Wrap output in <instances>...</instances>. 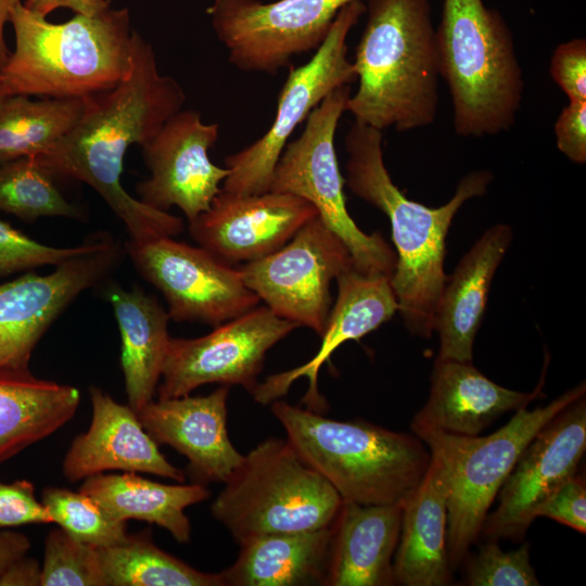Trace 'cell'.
Listing matches in <instances>:
<instances>
[{"mask_svg": "<svg viewBox=\"0 0 586 586\" xmlns=\"http://www.w3.org/2000/svg\"><path fill=\"white\" fill-rule=\"evenodd\" d=\"M84 101L77 123L39 160L54 176L93 188L125 224L131 240L180 233V217L144 204L120 182L128 148L143 146L182 109L186 93L180 84L160 73L153 47L135 30L128 74L113 89Z\"/></svg>", "mask_w": 586, "mask_h": 586, "instance_id": "cell-1", "label": "cell"}, {"mask_svg": "<svg viewBox=\"0 0 586 586\" xmlns=\"http://www.w3.org/2000/svg\"><path fill=\"white\" fill-rule=\"evenodd\" d=\"M383 135L354 122L345 138L348 154L345 183L359 199L383 212L391 224L396 267L391 278L406 328L429 339L447 276L444 271L446 235L461 206L485 194L493 175L471 171L462 177L454 196L440 207L409 200L393 182L383 158Z\"/></svg>", "mask_w": 586, "mask_h": 586, "instance_id": "cell-2", "label": "cell"}, {"mask_svg": "<svg viewBox=\"0 0 586 586\" xmlns=\"http://www.w3.org/2000/svg\"><path fill=\"white\" fill-rule=\"evenodd\" d=\"M367 22L353 62L358 88L346 112L378 130L431 125L440 64L430 0H367Z\"/></svg>", "mask_w": 586, "mask_h": 586, "instance_id": "cell-3", "label": "cell"}, {"mask_svg": "<svg viewBox=\"0 0 586 586\" xmlns=\"http://www.w3.org/2000/svg\"><path fill=\"white\" fill-rule=\"evenodd\" d=\"M16 4L10 14L15 48L0 69L9 95L86 98L116 87L132 62L128 8L75 14L64 23Z\"/></svg>", "mask_w": 586, "mask_h": 586, "instance_id": "cell-4", "label": "cell"}, {"mask_svg": "<svg viewBox=\"0 0 586 586\" xmlns=\"http://www.w3.org/2000/svg\"><path fill=\"white\" fill-rule=\"evenodd\" d=\"M271 411L297 454L344 501L403 507L428 471L431 451L415 434L333 420L278 399Z\"/></svg>", "mask_w": 586, "mask_h": 586, "instance_id": "cell-5", "label": "cell"}, {"mask_svg": "<svg viewBox=\"0 0 586 586\" xmlns=\"http://www.w3.org/2000/svg\"><path fill=\"white\" fill-rule=\"evenodd\" d=\"M435 34L440 76L448 86L456 133L484 137L510 129L524 81L502 15L483 0H443Z\"/></svg>", "mask_w": 586, "mask_h": 586, "instance_id": "cell-6", "label": "cell"}, {"mask_svg": "<svg viewBox=\"0 0 586 586\" xmlns=\"http://www.w3.org/2000/svg\"><path fill=\"white\" fill-rule=\"evenodd\" d=\"M342 502L288 440L270 437L243 455L211 511L241 544L266 534L330 527Z\"/></svg>", "mask_w": 586, "mask_h": 586, "instance_id": "cell-7", "label": "cell"}, {"mask_svg": "<svg viewBox=\"0 0 586 586\" xmlns=\"http://www.w3.org/2000/svg\"><path fill=\"white\" fill-rule=\"evenodd\" d=\"M585 383L548 405L522 407L499 430L486 436L430 432L419 436L437 456L447 495V555L450 569L467 557L482 532L493 500L521 453L556 415L585 396Z\"/></svg>", "mask_w": 586, "mask_h": 586, "instance_id": "cell-8", "label": "cell"}, {"mask_svg": "<svg viewBox=\"0 0 586 586\" xmlns=\"http://www.w3.org/2000/svg\"><path fill=\"white\" fill-rule=\"evenodd\" d=\"M351 94V86L340 87L310 112L302 135L281 153L269 191L293 194L314 205L319 218L348 249L356 270L392 278L395 251L379 232L360 230L346 208L334 138Z\"/></svg>", "mask_w": 586, "mask_h": 586, "instance_id": "cell-9", "label": "cell"}, {"mask_svg": "<svg viewBox=\"0 0 586 586\" xmlns=\"http://www.w3.org/2000/svg\"><path fill=\"white\" fill-rule=\"evenodd\" d=\"M364 13L366 4L361 0L346 4L311 59L290 67L270 127L253 143L226 156L225 167L230 174L222 182V191L234 195L268 192L275 166L296 127L332 91L357 80L346 41Z\"/></svg>", "mask_w": 586, "mask_h": 586, "instance_id": "cell-10", "label": "cell"}, {"mask_svg": "<svg viewBox=\"0 0 586 586\" xmlns=\"http://www.w3.org/2000/svg\"><path fill=\"white\" fill-rule=\"evenodd\" d=\"M352 1L213 0L206 14L234 67L276 75L292 58L316 51Z\"/></svg>", "mask_w": 586, "mask_h": 586, "instance_id": "cell-11", "label": "cell"}, {"mask_svg": "<svg viewBox=\"0 0 586 586\" xmlns=\"http://www.w3.org/2000/svg\"><path fill=\"white\" fill-rule=\"evenodd\" d=\"M351 267L348 249L317 215L281 249L239 269L273 314L321 336L332 308L331 283Z\"/></svg>", "mask_w": 586, "mask_h": 586, "instance_id": "cell-12", "label": "cell"}, {"mask_svg": "<svg viewBox=\"0 0 586 586\" xmlns=\"http://www.w3.org/2000/svg\"><path fill=\"white\" fill-rule=\"evenodd\" d=\"M126 250L136 269L157 288L175 321L219 326L258 306L259 297L246 286L239 267L204 247L173 237L131 240Z\"/></svg>", "mask_w": 586, "mask_h": 586, "instance_id": "cell-13", "label": "cell"}, {"mask_svg": "<svg viewBox=\"0 0 586 586\" xmlns=\"http://www.w3.org/2000/svg\"><path fill=\"white\" fill-rule=\"evenodd\" d=\"M298 327L265 305L216 326L206 335L170 337L158 398L186 396L209 383L240 385L252 394L267 352Z\"/></svg>", "mask_w": 586, "mask_h": 586, "instance_id": "cell-14", "label": "cell"}, {"mask_svg": "<svg viewBox=\"0 0 586 586\" xmlns=\"http://www.w3.org/2000/svg\"><path fill=\"white\" fill-rule=\"evenodd\" d=\"M118 249L102 237L93 250L69 258L48 275L26 273L0 284V379L33 377L36 344L64 308L116 263Z\"/></svg>", "mask_w": 586, "mask_h": 586, "instance_id": "cell-15", "label": "cell"}, {"mask_svg": "<svg viewBox=\"0 0 586 586\" xmlns=\"http://www.w3.org/2000/svg\"><path fill=\"white\" fill-rule=\"evenodd\" d=\"M586 449L585 396L556 415L531 440L498 492L482 532L488 540L522 538L539 505L575 474Z\"/></svg>", "mask_w": 586, "mask_h": 586, "instance_id": "cell-16", "label": "cell"}, {"mask_svg": "<svg viewBox=\"0 0 586 586\" xmlns=\"http://www.w3.org/2000/svg\"><path fill=\"white\" fill-rule=\"evenodd\" d=\"M218 137L219 124L204 123L200 112L181 109L175 113L141 146L151 175L138 183V199L164 212L177 206L188 221L207 211L230 174L208 156Z\"/></svg>", "mask_w": 586, "mask_h": 586, "instance_id": "cell-17", "label": "cell"}, {"mask_svg": "<svg viewBox=\"0 0 586 586\" xmlns=\"http://www.w3.org/2000/svg\"><path fill=\"white\" fill-rule=\"evenodd\" d=\"M317 215L314 205L293 194L234 195L220 189L209 208L189 221V230L202 247L234 266L278 251Z\"/></svg>", "mask_w": 586, "mask_h": 586, "instance_id": "cell-18", "label": "cell"}, {"mask_svg": "<svg viewBox=\"0 0 586 586\" xmlns=\"http://www.w3.org/2000/svg\"><path fill=\"white\" fill-rule=\"evenodd\" d=\"M229 386L205 396L152 399L137 412L143 429L158 445L175 448L189 460L195 483H225L243 459L228 436Z\"/></svg>", "mask_w": 586, "mask_h": 586, "instance_id": "cell-19", "label": "cell"}, {"mask_svg": "<svg viewBox=\"0 0 586 586\" xmlns=\"http://www.w3.org/2000/svg\"><path fill=\"white\" fill-rule=\"evenodd\" d=\"M336 281L337 297L320 336L322 342L319 351L309 361L271 374L258 383L251 394L257 403L268 404L279 399L297 379L306 377L309 386L302 403L308 409L323 411L326 400L318 388L321 366L341 344L361 339L390 320L399 309L390 277L365 275L351 267Z\"/></svg>", "mask_w": 586, "mask_h": 586, "instance_id": "cell-20", "label": "cell"}, {"mask_svg": "<svg viewBox=\"0 0 586 586\" xmlns=\"http://www.w3.org/2000/svg\"><path fill=\"white\" fill-rule=\"evenodd\" d=\"M547 365L535 390L523 393L496 384L472 362L436 358L429 398L411 430L418 437L430 432L479 435L501 415L527 407L542 395Z\"/></svg>", "mask_w": 586, "mask_h": 586, "instance_id": "cell-21", "label": "cell"}, {"mask_svg": "<svg viewBox=\"0 0 586 586\" xmlns=\"http://www.w3.org/2000/svg\"><path fill=\"white\" fill-rule=\"evenodd\" d=\"M89 392L90 426L73 441L63 461V472L69 482L107 470L145 472L184 482L183 471L160 451L129 406L116 403L99 387L92 386Z\"/></svg>", "mask_w": 586, "mask_h": 586, "instance_id": "cell-22", "label": "cell"}, {"mask_svg": "<svg viewBox=\"0 0 586 586\" xmlns=\"http://www.w3.org/2000/svg\"><path fill=\"white\" fill-rule=\"evenodd\" d=\"M512 241L509 225L489 227L446 278L435 317L438 359L472 362L475 335L487 306L494 275Z\"/></svg>", "mask_w": 586, "mask_h": 586, "instance_id": "cell-23", "label": "cell"}, {"mask_svg": "<svg viewBox=\"0 0 586 586\" xmlns=\"http://www.w3.org/2000/svg\"><path fill=\"white\" fill-rule=\"evenodd\" d=\"M403 507L342 502L333 524L329 586L394 585Z\"/></svg>", "mask_w": 586, "mask_h": 586, "instance_id": "cell-24", "label": "cell"}, {"mask_svg": "<svg viewBox=\"0 0 586 586\" xmlns=\"http://www.w3.org/2000/svg\"><path fill=\"white\" fill-rule=\"evenodd\" d=\"M393 571L395 584L405 586H445L453 579L445 480L441 462L432 453L422 482L403 506Z\"/></svg>", "mask_w": 586, "mask_h": 586, "instance_id": "cell-25", "label": "cell"}, {"mask_svg": "<svg viewBox=\"0 0 586 586\" xmlns=\"http://www.w3.org/2000/svg\"><path fill=\"white\" fill-rule=\"evenodd\" d=\"M333 536L330 527L250 538L229 568L224 586L327 585Z\"/></svg>", "mask_w": 586, "mask_h": 586, "instance_id": "cell-26", "label": "cell"}, {"mask_svg": "<svg viewBox=\"0 0 586 586\" xmlns=\"http://www.w3.org/2000/svg\"><path fill=\"white\" fill-rule=\"evenodd\" d=\"M122 336V368L128 406L137 413L154 397L169 342V315L156 297L139 289H110Z\"/></svg>", "mask_w": 586, "mask_h": 586, "instance_id": "cell-27", "label": "cell"}, {"mask_svg": "<svg viewBox=\"0 0 586 586\" xmlns=\"http://www.w3.org/2000/svg\"><path fill=\"white\" fill-rule=\"evenodd\" d=\"M112 518L137 519L167 530L179 543H187L191 525L184 509L209 497L201 483L168 485L150 481L135 472L98 473L85 479L80 489Z\"/></svg>", "mask_w": 586, "mask_h": 586, "instance_id": "cell-28", "label": "cell"}, {"mask_svg": "<svg viewBox=\"0 0 586 586\" xmlns=\"http://www.w3.org/2000/svg\"><path fill=\"white\" fill-rule=\"evenodd\" d=\"M79 398L77 388L34 375L0 379V466L63 426Z\"/></svg>", "mask_w": 586, "mask_h": 586, "instance_id": "cell-29", "label": "cell"}, {"mask_svg": "<svg viewBox=\"0 0 586 586\" xmlns=\"http://www.w3.org/2000/svg\"><path fill=\"white\" fill-rule=\"evenodd\" d=\"M85 107L84 98L9 95L0 101V165L41 156L77 123Z\"/></svg>", "mask_w": 586, "mask_h": 586, "instance_id": "cell-30", "label": "cell"}, {"mask_svg": "<svg viewBox=\"0 0 586 586\" xmlns=\"http://www.w3.org/2000/svg\"><path fill=\"white\" fill-rule=\"evenodd\" d=\"M97 549L106 586H224L220 573L201 572L160 549L150 531Z\"/></svg>", "mask_w": 586, "mask_h": 586, "instance_id": "cell-31", "label": "cell"}, {"mask_svg": "<svg viewBox=\"0 0 586 586\" xmlns=\"http://www.w3.org/2000/svg\"><path fill=\"white\" fill-rule=\"evenodd\" d=\"M54 177L38 156L0 165V211L26 221L47 216L80 218L78 208L56 188Z\"/></svg>", "mask_w": 586, "mask_h": 586, "instance_id": "cell-32", "label": "cell"}, {"mask_svg": "<svg viewBox=\"0 0 586 586\" xmlns=\"http://www.w3.org/2000/svg\"><path fill=\"white\" fill-rule=\"evenodd\" d=\"M42 504L52 522L76 539L94 547L120 543L127 536V523L112 518L88 495L66 488L46 487Z\"/></svg>", "mask_w": 586, "mask_h": 586, "instance_id": "cell-33", "label": "cell"}, {"mask_svg": "<svg viewBox=\"0 0 586 586\" xmlns=\"http://www.w3.org/2000/svg\"><path fill=\"white\" fill-rule=\"evenodd\" d=\"M42 586H106L97 547L82 543L63 528L46 538Z\"/></svg>", "mask_w": 586, "mask_h": 586, "instance_id": "cell-34", "label": "cell"}, {"mask_svg": "<svg viewBox=\"0 0 586 586\" xmlns=\"http://www.w3.org/2000/svg\"><path fill=\"white\" fill-rule=\"evenodd\" d=\"M466 584L470 586H537L531 565L530 546L502 551L497 540L483 544L467 565Z\"/></svg>", "mask_w": 586, "mask_h": 586, "instance_id": "cell-35", "label": "cell"}, {"mask_svg": "<svg viewBox=\"0 0 586 586\" xmlns=\"http://www.w3.org/2000/svg\"><path fill=\"white\" fill-rule=\"evenodd\" d=\"M103 235L91 238L75 247L41 244L0 219V276H8L42 265H60L98 246Z\"/></svg>", "mask_w": 586, "mask_h": 586, "instance_id": "cell-36", "label": "cell"}, {"mask_svg": "<svg viewBox=\"0 0 586 586\" xmlns=\"http://www.w3.org/2000/svg\"><path fill=\"white\" fill-rule=\"evenodd\" d=\"M537 517H546L573 530L586 532L585 479L573 474L562 482L537 508Z\"/></svg>", "mask_w": 586, "mask_h": 586, "instance_id": "cell-37", "label": "cell"}, {"mask_svg": "<svg viewBox=\"0 0 586 586\" xmlns=\"http://www.w3.org/2000/svg\"><path fill=\"white\" fill-rule=\"evenodd\" d=\"M550 75L569 101H586V40L559 44L550 60Z\"/></svg>", "mask_w": 586, "mask_h": 586, "instance_id": "cell-38", "label": "cell"}, {"mask_svg": "<svg viewBox=\"0 0 586 586\" xmlns=\"http://www.w3.org/2000/svg\"><path fill=\"white\" fill-rule=\"evenodd\" d=\"M52 518L35 497L34 485L25 480L0 482V528L29 523H51Z\"/></svg>", "mask_w": 586, "mask_h": 586, "instance_id": "cell-39", "label": "cell"}, {"mask_svg": "<svg viewBox=\"0 0 586 586\" xmlns=\"http://www.w3.org/2000/svg\"><path fill=\"white\" fill-rule=\"evenodd\" d=\"M559 151L571 162H586V101H569L555 124Z\"/></svg>", "mask_w": 586, "mask_h": 586, "instance_id": "cell-40", "label": "cell"}, {"mask_svg": "<svg viewBox=\"0 0 586 586\" xmlns=\"http://www.w3.org/2000/svg\"><path fill=\"white\" fill-rule=\"evenodd\" d=\"M22 3L26 9L43 16L59 8H67L76 14L87 16L97 15L111 8L109 0H24Z\"/></svg>", "mask_w": 586, "mask_h": 586, "instance_id": "cell-41", "label": "cell"}, {"mask_svg": "<svg viewBox=\"0 0 586 586\" xmlns=\"http://www.w3.org/2000/svg\"><path fill=\"white\" fill-rule=\"evenodd\" d=\"M30 542L24 534L13 531H0V576L7 569L25 557Z\"/></svg>", "mask_w": 586, "mask_h": 586, "instance_id": "cell-42", "label": "cell"}, {"mask_svg": "<svg viewBox=\"0 0 586 586\" xmlns=\"http://www.w3.org/2000/svg\"><path fill=\"white\" fill-rule=\"evenodd\" d=\"M0 585H41V569L35 560L23 557L0 576Z\"/></svg>", "mask_w": 586, "mask_h": 586, "instance_id": "cell-43", "label": "cell"}, {"mask_svg": "<svg viewBox=\"0 0 586 586\" xmlns=\"http://www.w3.org/2000/svg\"><path fill=\"white\" fill-rule=\"evenodd\" d=\"M18 3H22V0H0V69L4 66L11 53L4 37L5 25L10 22L12 9Z\"/></svg>", "mask_w": 586, "mask_h": 586, "instance_id": "cell-44", "label": "cell"}, {"mask_svg": "<svg viewBox=\"0 0 586 586\" xmlns=\"http://www.w3.org/2000/svg\"><path fill=\"white\" fill-rule=\"evenodd\" d=\"M5 98V94L3 93L1 86H0V101Z\"/></svg>", "mask_w": 586, "mask_h": 586, "instance_id": "cell-45", "label": "cell"}]
</instances>
